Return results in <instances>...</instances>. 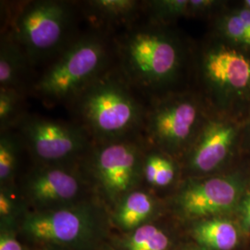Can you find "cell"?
Segmentation results:
<instances>
[{
	"label": "cell",
	"instance_id": "obj_1",
	"mask_svg": "<svg viewBox=\"0 0 250 250\" xmlns=\"http://www.w3.org/2000/svg\"><path fill=\"white\" fill-rule=\"evenodd\" d=\"M76 125L94 144L134 138L146 110L121 72L107 70L71 102Z\"/></svg>",
	"mask_w": 250,
	"mask_h": 250
},
{
	"label": "cell",
	"instance_id": "obj_2",
	"mask_svg": "<svg viewBox=\"0 0 250 250\" xmlns=\"http://www.w3.org/2000/svg\"><path fill=\"white\" fill-rule=\"evenodd\" d=\"M120 72L144 93L159 94L178 80L186 60L179 36L167 25L132 27L117 42Z\"/></svg>",
	"mask_w": 250,
	"mask_h": 250
},
{
	"label": "cell",
	"instance_id": "obj_3",
	"mask_svg": "<svg viewBox=\"0 0 250 250\" xmlns=\"http://www.w3.org/2000/svg\"><path fill=\"white\" fill-rule=\"evenodd\" d=\"M107 40L99 34L80 36L67 45L36 81L34 92L49 103H71L104 72L109 62Z\"/></svg>",
	"mask_w": 250,
	"mask_h": 250
},
{
	"label": "cell",
	"instance_id": "obj_4",
	"mask_svg": "<svg viewBox=\"0 0 250 250\" xmlns=\"http://www.w3.org/2000/svg\"><path fill=\"white\" fill-rule=\"evenodd\" d=\"M208 117L193 94L163 95L146 110L143 129L148 145L172 158L186 156Z\"/></svg>",
	"mask_w": 250,
	"mask_h": 250
},
{
	"label": "cell",
	"instance_id": "obj_5",
	"mask_svg": "<svg viewBox=\"0 0 250 250\" xmlns=\"http://www.w3.org/2000/svg\"><path fill=\"white\" fill-rule=\"evenodd\" d=\"M71 6L62 1H32L20 10L10 36L31 64L59 55L69 45L66 40L72 22Z\"/></svg>",
	"mask_w": 250,
	"mask_h": 250
},
{
	"label": "cell",
	"instance_id": "obj_6",
	"mask_svg": "<svg viewBox=\"0 0 250 250\" xmlns=\"http://www.w3.org/2000/svg\"><path fill=\"white\" fill-rule=\"evenodd\" d=\"M18 134L39 164H65L86 157L93 141L80 126L44 117L20 118Z\"/></svg>",
	"mask_w": 250,
	"mask_h": 250
},
{
	"label": "cell",
	"instance_id": "obj_7",
	"mask_svg": "<svg viewBox=\"0 0 250 250\" xmlns=\"http://www.w3.org/2000/svg\"><path fill=\"white\" fill-rule=\"evenodd\" d=\"M143 144L134 138L94 144L87 154L90 169L105 197L117 204L142 177Z\"/></svg>",
	"mask_w": 250,
	"mask_h": 250
},
{
	"label": "cell",
	"instance_id": "obj_8",
	"mask_svg": "<svg viewBox=\"0 0 250 250\" xmlns=\"http://www.w3.org/2000/svg\"><path fill=\"white\" fill-rule=\"evenodd\" d=\"M206 89L219 107L226 108L250 99V56L234 46L215 43L200 59Z\"/></svg>",
	"mask_w": 250,
	"mask_h": 250
},
{
	"label": "cell",
	"instance_id": "obj_9",
	"mask_svg": "<svg viewBox=\"0 0 250 250\" xmlns=\"http://www.w3.org/2000/svg\"><path fill=\"white\" fill-rule=\"evenodd\" d=\"M99 210L87 201L25 216L22 227L37 241L75 247L93 240L99 230Z\"/></svg>",
	"mask_w": 250,
	"mask_h": 250
},
{
	"label": "cell",
	"instance_id": "obj_10",
	"mask_svg": "<svg viewBox=\"0 0 250 250\" xmlns=\"http://www.w3.org/2000/svg\"><path fill=\"white\" fill-rule=\"evenodd\" d=\"M83 192L82 176L65 164H39L23 185L24 197L36 211L78 204Z\"/></svg>",
	"mask_w": 250,
	"mask_h": 250
},
{
	"label": "cell",
	"instance_id": "obj_11",
	"mask_svg": "<svg viewBox=\"0 0 250 250\" xmlns=\"http://www.w3.org/2000/svg\"><path fill=\"white\" fill-rule=\"evenodd\" d=\"M243 125L225 111L207 117L185 156L188 169L204 174L220 168L239 144Z\"/></svg>",
	"mask_w": 250,
	"mask_h": 250
},
{
	"label": "cell",
	"instance_id": "obj_12",
	"mask_svg": "<svg viewBox=\"0 0 250 250\" xmlns=\"http://www.w3.org/2000/svg\"><path fill=\"white\" fill-rule=\"evenodd\" d=\"M242 186L233 177H210L191 181L181 190L177 205L189 218L222 214L238 202Z\"/></svg>",
	"mask_w": 250,
	"mask_h": 250
},
{
	"label": "cell",
	"instance_id": "obj_13",
	"mask_svg": "<svg viewBox=\"0 0 250 250\" xmlns=\"http://www.w3.org/2000/svg\"><path fill=\"white\" fill-rule=\"evenodd\" d=\"M156 206V199L150 193L135 188L117 203L114 221L125 231H134L146 224L155 212Z\"/></svg>",
	"mask_w": 250,
	"mask_h": 250
},
{
	"label": "cell",
	"instance_id": "obj_14",
	"mask_svg": "<svg viewBox=\"0 0 250 250\" xmlns=\"http://www.w3.org/2000/svg\"><path fill=\"white\" fill-rule=\"evenodd\" d=\"M28 59L9 35L2 38L0 47V89H16L25 72ZM30 63V62H29Z\"/></svg>",
	"mask_w": 250,
	"mask_h": 250
},
{
	"label": "cell",
	"instance_id": "obj_15",
	"mask_svg": "<svg viewBox=\"0 0 250 250\" xmlns=\"http://www.w3.org/2000/svg\"><path fill=\"white\" fill-rule=\"evenodd\" d=\"M193 235L199 245L211 250H232L238 242L235 226L225 220H206L196 224Z\"/></svg>",
	"mask_w": 250,
	"mask_h": 250
},
{
	"label": "cell",
	"instance_id": "obj_16",
	"mask_svg": "<svg viewBox=\"0 0 250 250\" xmlns=\"http://www.w3.org/2000/svg\"><path fill=\"white\" fill-rule=\"evenodd\" d=\"M176 176V165L173 158L165 152L151 146L144 154L142 177L155 188L170 186Z\"/></svg>",
	"mask_w": 250,
	"mask_h": 250
},
{
	"label": "cell",
	"instance_id": "obj_17",
	"mask_svg": "<svg viewBox=\"0 0 250 250\" xmlns=\"http://www.w3.org/2000/svg\"><path fill=\"white\" fill-rule=\"evenodd\" d=\"M85 4L91 13L111 22L129 21L137 15L141 6L135 0H93Z\"/></svg>",
	"mask_w": 250,
	"mask_h": 250
},
{
	"label": "cell",
	"instance_id": "obj_18",
	"mask_svg": "<svg viewBox=\"0 0 250 250\" xmlns=\"http://www.w3.org/2000/svg\"><path fill=\"white\" fill-rule=\"evenodd\" d=\"M125 250H168V235L154 224H146L134 229L122 242Z\"/></svg>",
	"mask_w": 250,
	"mask_h": 250
},
{
	"label": "cell",
	"instance_id": "obj_19",
	"mask_svg": "<svg viewBox=\"0 0 250 250\" xmlns=\"http://www.w3.org/2000/svg\"><path fill=\"white\" fill-rule=\"evenodd\" d=\"M23 145L19 134L11 130L0 135V182L2 187H11L18 165L20 147Z\"/></svg>",
	"mask_w": 250,
	"mask_h": 250
},
{
	"label": "cell",
	"instance_id": "obj_20",
	"mask_svg": "<svg viewBox=\"0 0 250 250\" xmlns=\"http://www.w3.org/2000/svg\"><path fill=\"white\" fill-rule=\"evenodd\" d=\"M149 22L167 25L176 19L189 16V0H155L146 2Z\"/></svg>",
	"mask_w": 250,
	"mask_h": 250
},
{
	"label": "cell",
	"instance_id": "obj_21",
	"mask_svg": "<svg viewBox=\"0 0 250 250\" xmlns=\"http://www.w3.org/2000/svg\"><path fill=\"white\" fill-rule=\"evenodd\" d=\"M21 102L20 91L16 89H0V128L1 132L9 131L17 125L19 107Z\"/></svg>",
	"mask_w": 250,
	"mask_h": 250
},
{
	"label": "cell",
	"instance_id": "obj_22",
	"mask_svg": "<svg viewBox=\"0 0 250 250\" xmlns=\"http://www.w3.org/2000/svg\"><path fill=\"white\" fill-rule=\"evenodd\" d=\"M17 205L11 194V187H2L0 191V215L2 219L10 218L15 213Z\"/></svg>",
	"mask_w": 250,
	"mask_h": 250
},
{
	"label": "cell",
	"instance_id": "obj_23",
	"mask_svg": "<svg viewBox=\"0 0 250 250\" xmlns=\"http://www.w3.org/2000/svg\"><path fill=\"white\" fill-rule=\"evenodd\" d=\"M219 4L218 1L211 0H189V16L204 15Z\"/></svg>",
	"mask_w": 250,
	"mask_h": 250
},
{
	"label": "cell",
	"instance_id": "obj_24",
	"mask_svg": "<svg viewBox=\"0 0 250 250\" xmlns=\"http://www.w3.org/2000/svg\"><path fill=\"white\" fill-rule=\"evenodd\" d=\"M0 250H23V249L11 233L2 232L0 237Z\"/></svg>",
	"mask_w": 250,
	"mask_h": 250
},
{
	"label": "cell",
	"instance_id": "obj_25",
	"mask_svg": "<svg viewBox=\"0 0 250 250\" xmlns=\"http://www.w3.org/2000/svg\"><path fill=\"white\" fill-rule=\"evenodd\" d=\"M238 145L250 150V118L246 124L243 125Z\"/></svg>",
	"mask_w": 250,
	"mask_h": 250
},
{
	"label": "cell",
	"instance_id": "obj_26",
	"mask_svg": "<svg viewBox=\"0 0 250 250\" xmlns=\"http://www.w3.org/2000/svg\"><path fill=\"white\" fill-rule=\"evenodd\" d=\"M242 215L245 225L250 229V192L244 199L242 206Z\"/></svg>",
	"mask_w": 250,
	"mask_h": 250
},
{
	"label": "cell",
	"instance_id": "obj_27",
	"mask_svg": "<svg viewBox=\"0 0 250 250\" xmlns=\"http://www.w3.org/2000/svg\"><path fill=\"white\" fill-rule=\"evenodd\" d=\"M243 6H244V7H246V8H248L249 9H250V0L244 1V4H243Z\"/></svg>",
	"mask_w": 250,
	"mask_h": 250
}]
</instances>
